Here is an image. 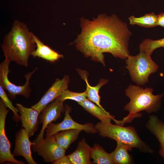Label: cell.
<instances>
[{
  "label": "cell",
  "instance_id": "cell-5",
  "mask_svg": "<svg viewBox=\"0 0 164 164\" xmlns=\"http://www.w3.org/2000/svg\"><path fill=\"white\" fill-rule=\"evenodd\" d=\"M125 67L132 81L137 84L143 85L148 82L149 76L155 72L158 66L151 56L140 51L136 56L129 55L126 59Z\"/></svg>",
  "mask_w": 164,
  "mask_h": 164
},
{
  "label": "cell",
  "instance_id": "cell-6",
  "mask_svg": "<svg viewBox=\"0 0 164 164\" xmlns=\"http://www.w3.org/2000/svg\"><path fill=\"white\" fill-rule=\"evenodd\" d=\"M10 62L5 59L0 64V85L8 92L9 96L12 99H14L17 95H22L28 98L31 91L29 87V80L37 68H36L32 72L24 75L26 80L23 85L17 86L11 83L8 78V75L10 72L9 66Z\"/></svg>",
  "mask_w": 164,
  "mask_h": 164
},
{
  "label": "cell",
  "instance_id": "cell-24",
  "mask_svg": "<svg viewBox=\"0 0 164 164\" xmlns=\"http://www.w3.org/2000/svg\"><path fill=\"white\" fill-rule=\"evenodd\" d=\"M87 93L86 91L82 93H77L67 89L58 98L60 101L63 102L66 100L70 99L79 103L87 99Z\"/></svg>",
  "mask_w": 164,
  "mask_h": 164
},
{
  "label": "cell",
  "instance_id": "cell-1",
  "mask_svg": "<svg viewBox=\"0 0 164 164\" xmlns=\"http://www.w3.org/2000/svg\"><path fill=\"white\" fill-rule=\"evenodd\" d=\"M81 32L75 40L77 49L86 57L105 65L103 53L126 59L132 32L126 23L115 15H100L92 21L81 20Z\"/></svg>",
  "mask_w": 164,
  "mask_h": 164
},
{
  "label": "cell",
  "instance_id": "cell-3",
  "mask_svg": "<svg viewBox=\"0 0 164 164\" xmlns=\"http://www.w3.org/2000/svg\"><path fill=\"white\" fill-rule=\"evenodd\" d=\"M151 87L143 89L139 86L129 85L125 90V94L130 101L124 108L129 114L121 121L114 118L113 120L116 124L123 126L125 123L131 122L134 118L141 117V114L139 113L142 111H145L149 114L157 111L160 107L164 92L155 95Z\"/></svg>",
  "mask_w": 164,
  "mask_h": 164
},
{
  "label": "cell",
  "instance_id": "cell-18",
  "mask_svg": "<svg viewBox=\"0 0 164 164\" xmlns=\"http://www.w3.org/2000/svg\"><path fill=\"white\" fill-rule=\"evenodd\" d=\"M78 72L81 78L86 83L87 88L86 91L87 93V99L99 107L104 108L100 104V97L99 94V91L103 86L108 83V80L105 79H101L99 80L97 85L95 86L92 87L88 83L87 72L80 70H79Z\"/></svg>",
  "mask_w": 164,
  "mask_h": 164
},
{
  "label": "cell",
  "instance_id": "cell-14",
  "mask_svg": "<svg viewBox=\"0 0 164 164\" xmlns=\"http://www.w3.org/2000/svg\"><path fill=\"white\" fill-rule=\"evenodd\" d=\"M91 148L83 138L78 143L77 149L67 155L72 164H91Z\"/></svg>",
  "mask_w": 164,
  "mask_h": 164
},
{
  "label": "cell",
  "instance_id": "cell-25",
  "mask_svg": "<svg viewBox=\"0 0 164 164\" xmlns=\"http://www.w3.org/2000/svg\"><path fill=\"white\" fill-rule=\"evenodd\" d=\"M0 97L6 106L13 111L16 119L17 120L20 119V116L18 114V112H19L18 109L13 105L12 102L9 99L4 89L0 85Z\"/></svg>",
  "mask_w": 164,
  "mask_h": 164
},
{
  "label": "cell",
  "instance_id": "cell-11",
  "mask_svg": "<svg viewBox=\"0 0 164 164\" xmlns=\"http://www.w3.org/2000/svg\"><path fill=\"white\" fill-rule=\"evenodd\" d=\"M66 150L59 145L53 135L44 138L36 152L46 162L52 163L65 155Z\"/></svg>",
  "mask_w": 164,
  "mask_h": 164
},
{
  "label": "cell",
  "instance_id": "cell-22",
  "mask_svg": "<svg viewBox=\"0 0 164 164\" xmlns=\"http://www.w3.org/2000/svg\"><path fill=\"white\" fill-rule=\"evenodd\" d=\"M131 25H137L146 27H153L158 25L157 15L154 12L145 14L139 17L132 15L128 18Z\"/></svg>",
  "mask_w": 164,
  "mask_h": 164
},
{
  "label": "cell",
  "instance_id": "cell-17",
  "mask_svg": "<svg viewBox=\"0 0 164 164\" xmlns=\"http://www.w3.org/2000/svg\"><path fill=\"white\" fill-rule=\"evenodd\" d=\"M78 103L87 111L99 119L101 122H110L111 120L114 118V117L104 108L94 104L88 99Z\"/></svg>",
  "mask_w": 164,
  "mask_h": 164
},
{
  "label": "cell",
  "instance_id": "cell-16",
  "mask_svg": "<svg viewBox=\"0 0 164 164\" xmlns=\"http://www.w3.org/2000/svg\"><path fill=\"white\" fill-rule=\"evenodd\" d=\"M146 126L159 141L160 147L159 153L164 159V122L157 116L151 115L149 116Z\"/></svg>",
  "mask_w": 164,
  "mask_h": 164
},
{
  "label": "cell",
  "instance_id": "cell-26",
  "mask_svg": "<svg viewBox=\"0 0 164 164\" xmlns=\"http://www.w3.org/2000/svg\"><path fill=\"white\" fill-rule=\"evenodd\" d=\"M52 163L53 164H72L67 155H65Z\"/></svg>",
  "mask_w": 164,
  "mask_h": 164
},
{
  "label": "cell",
  "instance_id": "cell-23",
  "mask_svg": "<svg viewBox=\"0 0 164 164\" xmlns=\"http://www.w3.org/2000/svg\"><path fill=\"white\" fill-rule=\"evenodd\" d=\"M160 47H164V38L157 40L146 39L139 46L140 51L150 56L155 49Z\"/></svg>",
  "mask_w": 164,
  "mask_h": 164
},
{
  "label": "cell",
  "instance_id": "cell-12",
  "mask_svg": "<svg viewBox=\"0 0 164 164\" xmlns=\"http://www.w3.org/2000/svg\"><path fill=\"white\" fill-rule=\"evenodd\" d=\"M15 146L12 155L15 156H23L29 164H36L32 155L31 146L33 145L31 142L26 130L22 128L15 134Z\"/></svg>",
  "mask_w": 164,
  "mask_h": 164
},
{
  "label": "cell",
  "instance_id": "cell-2",
  "mask_svg": "<svg viewBox=\"0 0 164 164\" xmlns=\"http://www.w3.org/2000/svg\"><path fill=\"white\" fill-rule=\"evenodd\" d=\"M1 46L5 59L26 67L30 56L37 46L32 32L24 23L17 20L5 36Z\"/></svg>",
  "mask_w": 164,
  "mask_h": 164
},
{
  "label": "cell",
  "instance_id": "cell-13",
  "mask_svg": "<svg viewBox=\"0 0 164 164\" xmlns=\"http://www.w3.org/2000/svg\"><path fill=\"white\" fill-rule=\"evenodd\" d=\"M16 106L20 114L22 126L30 137L38 130L39 123L38 116L40 114L31 108H26L19 103L16 104Z\"/></svg>",
  "mask_w": 164,
  "mask_h": 164
},
{
  "label": "cell",
  "instance_id": "cell-4",
  "mask_svg": "<svg viewBox=\"0 0 164 164\" xmlns=\"http://www.w3.org/2000/svg\"><path fill=\"white\" fill-rule=\"evenodd\" d=\"M95 127L99 135L103 137H108L119 142L132 149L137 148L144 153H152L153 150L141 140L135 128L132 126L124 127L110 122L101 121L97 123Z\"/></svg>",
  "mask_w": 164,
  "mask_h": 164
},
{
  "label": "cell",
  "instance_id": "cell-19",
  "mask_svg": "<svg viewBox=\"0 0 164 164\" xmlns=\"http://www.w3.org/2000/svg\"><path fill=\"white\" fill-rule=\"evenodd\" d=\"M81 131L70 129L59 132L53 135L59 145L67 150L77 138Z\"/></svg>",
  "mask_w": 164,
  "mask_h": 164
},
{
  "label": "cell",
  "instance_id": "cell-21",
  "mask_svg": "<svg viewBox=\"0 0 164 164\" xmlns=\"http://www.w3.org/2000/svg\"><path fill=\"white\" fill-rule=\"evenodd\" d=\"M91 158L93 163L97 164H115L110 153L106 152L99 145L96 143L92 148Z\"/></svg>",
  "mask_w": 164,
  "mask_h": 164
},
{
  "label": "cell",
  "instance_id": "cell-7",
  "mask_svg": "<svg viewBox=\"0 0 164 164\" xmlns=\"http://www.w3.org/2000/svg\"><path fill=\"white\" fill-rule=\"evenodd\" d=\"M63 102L57 98L53 102L48 104L41 112L39 116V123L42 124L40 132L32 143V149L35 152H36L37 148L43 138L44 131L47 126L53 121H56L60 118L61 113L65 111L66 108Z\"/></svg>",
  "mask_w": 164,
  "mask_h": 164
},
{
  "label": "cell",
  "instance_id": "cell-15",
  "mask_svg": "<svg viewBox=\"0 0 164 164\" xmlns=\"http://www.w3.org/2000/svg\"><path fill=\"white\" fill-rule=\"evenodd\" d=\"M32 35L37 46L36 49L32 54L33 56L41 58L51 62H54L63 57L62 55L45 45L32 33Z\"/></svg>",
  "mask_w": 164,
  "mask_h": 164
},
{
  "label": "cell",
  "instance_id": "cell-9",
  "mask_svg": "<svg viewBox=\"0 0 164 164\" xmlns=\"http://www.w3.org/2000/svg\"><path fill=\"white\" fill-rule=\"evenodd\" d=\"M2 99H0V163L6 162L16 164H24V162L15 159L11 152V145L5 132V120L9 111Z\"/></svg>",
  "mask_w": 164,
  "mask_h": 164
},
{
  "label": "cell",
  "instance_id": "cell-8",
  "mask_svg": "<svg viewBox=\"0 0 164 164\" xmlns=\"http://www.w3.org/2000/svg\"><path fill=\"white\" fill-rule=\"evenodd\" d=\"M70 109L66 106L65 115L63 120L60 123L55 124L51 123L46 128V136L48 137L54 135L56 133L63 131L77 129L84 131L87 133L94 134L97 132L95 126L91 123L81 124L74 121L69 113Z\"/></svg>",
  "mask_w": 164,
  "mask_h": 164
},
{
  "label": "cell",
  "instance_id": "cell-27",
  "mask_svg": "<svg viewBox=\"0 0 164 164\" xmlns=\"http://www.w3.org/2000/svg\"><path fill=\"white\" fill-rule=\"evenodd\" d=\"M158 25L164 27V13H161L157 15Z\"/></svg>",
  "mask_w": 164,
  "mask_h": 164
},
{
  "label": "cell",
  "instance_id": "cell-20",
  "mask_svg": "<svg viewBox=\"0 0 164 164\" xmlns=\"http://www.w3.org/2000/svg\"><path fill=\"white\" fill-rule=\"evenodd\" d=\"M115 149L110 153L115 164H129L132 162V159L128 151H131L129 147L119 142H116Z\"/></svg>",
  "mask_w": 164,
  "mask_h": 164
},
{
  "label": "cell",
  "instance_id": "cell-10",
  "mask_svg": "<svg viewBox=\"0 0 164 164\" xmlns=\"http://www.w3.org/2000/svg\"><path fill=\"white\" fill-rule=\"evenodd\" d=\"M69 80V77L67 75H65L61 79H56L39 101L31 108L37 110L40 114L48 104L59 97L67 89Z\"/></svg>",
  "mask_w": 164,
  "mask_h": 164
}]
</instances>
